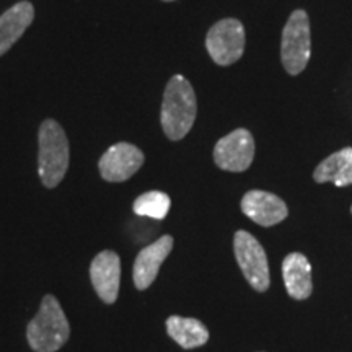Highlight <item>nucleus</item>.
Listing matches in <instances>:
<instances>
[{
  "instance_id": "f257e3e1",
  "label": "nucleus",
  "mask_w": 352,
  "mask_h": 352,
  "mask_svg": "<svg viewBox=\"0 0 352 352\" xmlns=\"http://www.w3.org/2000/svg\"><path fill=\"white\" fill-rule=\"evenodd\" d=\"M197 114L195 88L183 76H175L166 83L162 101L160 122L170 140H182L192 129Z\"/></svg>"
},
{
  "instance_id": "f03ea898",
  "label": "nucleus",
  "mask_w": 352,
  "mask_h": 352,
  "mask_svg": "<svg viewBox=\"0 0 352 352\" xmlns=\"http://www.w3.org/2000/svg\"><path fill=\"white\" fill-rule=\"evenodd\" d=\"M38 175L46 188H56L69 170L70 148L64 127L56 120H44L38 132Z\"/></svg>"
},
{
  "instance_id": "7ed1b4c3",
  "label": "nucleus",
  "mask_w": 352,
  "mask_h": 352,
  "mask_svg": "<svg viewBox=\"0 0 352 352\" xmlns=\"http://www.w3.org/2000/svg\"><path fill=\"white\" fill-rule=\"evenodd\" d=\"M70 324L54 296H44L38 314L26 327V340L34 352H57L69 341Z\"/></svg>"
},
{
  "instance_id": "20e7f679",
  "label": "nucleus",
  "mask_w": 352,
  "mask_h": 352,
  "mask_svg": "<svg viewBox=\"0 0 352 352\" xmlns=\"http://www.w3.org/2000/svg\"><path fill=\"white\" fill-rule=\"evenodd\" d=\"M311 54L310 20L305 10H296L283 30L280 59L290 76H298L307 67Z\"/></svg>"
},
{
  "instance_id": "39448f33",
  "label": "nucleus",
  "mask_w": 352,
  "mask_h": 352,
  "mask_svg": "<svg viewBox=\"0 0 352 352\" xmlns=\"http://www.w3.org/2000/svg\"><path fill=\"white\" fill-rule=\"evenodd\" d=\"M233 252L248 284L258 292H266L271 284L270 264L261 243L252 233L239 230L233 236Z\"/></svg>"
},
{
  "instance_id": "423d86ee",
  "label": "nucleus",
  "mask_w": 352,
  "mask_h": 352,
  "mask_svg": "<svg viewBox=\"0 0 352 352\" xmlns=\"http://www.w3.org/2000/svg\"><path fill=\"white\" fill-rule=\"evenodd\" d=\"M246 33L240 20L223 19L215 23L206 36V47L217 65L235 64L245 52Z\"/></svg>"
},
{
  "instance_id": "0eeeda50",
  "label": "nucleus",
  "mask_w": 352,
  "mask_h": 352,
  "mask_svg": "<svg viewBox=\"0 0 352 352\" xmlns=\"http://www.w3.org/2000/svg\"><path fill=\"white\" fill-rule=\"evenodd\" d=\"M254 158V139L248 129H235L214 147V162L220 170L241 173Z\"/></svg>"
},
{
  "instance_id": "6e6552de",
  "label": "nucleus",
  "mask_w": 352,
  "mask_h": 352,
  "mask_svg": "<svg viewBox=\"0 0 352 352\" xmlns=\"http://www.w3.org/2000/svg\"><path fill=\"white\" fill-rule=\"evenodd\" d=\"M144 152L129 142H118L103 153L98 162L101 178L108 183L127 182L142 168Z\"/></svg>"
},
{
  "instance_id": "1a4fd4ad",
  "label": "nucleus",
  "mask_w": 352,
  "mask_h": 352,
  "mask_svg": "<svg viewBox=\"0 0 352 352\" xmlns=\"http://www.w3.org/2000/svg\"><path fill=\"white\" fill-rule=\"evenodd\" d=\"M90 280L95 292L108 305L118 300L121 284V259L113 250L96 254L90 264Z\"/></svg>"
},
{
  "instance_id": "9d476101",
  "label": "nucleus",
  "mask_w": 352,
  "mask_h": 352,
  "mask_svg": "<svg viewBox=\"0 0 352 352\" xmlns=\"http://www.w3.org/2000/svg\"><path fill=\"white\" fill-rule=\"evenodd\" d=\"M173 250V236L164 235L152 245L145 246L138 254L132 267V279L139 290L148 289L157 279L158 271Z\"/></svg>"
},
{
  "instance_id": "9b49d317",
  "label": "nucleus",
  "mask_w": 352,
  "mask_h": 352,
  "mask_svg": "<svg viewBox=\"0 0 352 352\" xmlns=\"http://www.w3.org/2000/svg\"><path fill=\"white\" fill-rule=\"evenodd\" d=\"M241 210L261 227L277 226L289 215L287 204L279 196L259 189L246 192L241 199Z\"/></svg>"
},
{
  "instance_id": "f8f14e48",
  "label": "nucleus",
  "mask_w": 352,
  "mask_h": 352,
  "mask_svg": "<svg viewBox=\"0 0 352 352\" xmlns=\"http://www.w3.org/2000/svg\"><path fill=\"white\" fill-rule=\"evenodd\" d=\"M34 20V7L32 2L15 3L0 16V56H3L19 39Z\"/></svg>"
},
{
  "instance_id": "ddd939ff",
  "label": "nucleus",
  "mask_w": 352,
  "mask_h": 352,
  "mask_svg": "<svg viewBox=\"0 0 352 352\" xmlns=\"http://www.w3.org/2000/svg\"><path fill=\"white\" fill-rule=\"evenodd\" d=\"M283 277L287 294L296 300L311 296V266L305 254L290 253L283 261Z\"/></svg>"
},
{
  "instance_id": "4468645a",
  "label": "nucleus",
  "mask_w": 352,
  "mask_h": 352,
  "mask_svg": "<svg viewBox=\"0 0 352 352\" xmlns=\"http://www.w3.org/2000/svg\"><path fill=\"white\" fill-rule=\"evenodd\" d=\"M316 183H334L336 186L352 184V147L341 148L324 158L314 171Z\"/></svg>"
},
{
  "instance_id": "2eb2a0df",
  "label": "nucleus",
  "mask_w": 352,
  "mask_h": 352,
  "mask_svg": "<svg viewBox=\"0 0 352 352\" xmlns=\"http://www.w3.org/2000/svg\"><path fill=\"white\" fill-rule=\"evenodd\" d=\"M166 333L183 349H196L209 341V331L204 323L196 318H183L173 315L166 320Z\"/></svg>"
},
{
  "instance_id": "dca6fc26",
  "label": "nucleus",
  "mask_w": 352,
  "mask_h": 352,
  "mask_svg": "<svg viewBox=\"0 0 352 352\" xmlns=\"http://www.w3.org/2000/svg\"><path fill=\"white\" fill-rule=\"evenodd\" d=\"M171 206L170 196L162 191H148L140 195L132 204L134 214L140 217H151L155 220H162L166 217Z\"/></svg>"
},
{
  "instance_id": "f3484780",
  "label": "nucleus",
  "mask_w": 352,
  "mask_h": 352,
  "mask_svg": "<svg viewBox=\"0 0 352 352\" xmlns=\"http://www.w3.org/2000/svg\"><path fill=\"white\" fill-rule=\"evenodd\" d=\"M164 2H173V0H164Z\"/></svg>"
},
{
  "instance_id": "a211bd4d",
  "label": "nucleus",
  "mask_w": 352,
  "mask_h": 352,
  "mask_svg": "<svg viewBox=\"0 0 352 352\" xmlns=\"http://www.w3.org/2000/svg\"><path fill=\"white\" fill-rule=\"evenodd\" d=\"M351 212H352V208H351Z\"/></svg>"
}]
</instances>
